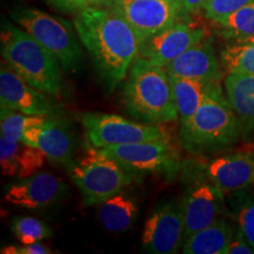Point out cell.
Listing matches in <instances>:
<instances>
[{"label":"cell","instance_id":"cell-1","mask_svg":"<svg viewBox=\"0 0 254 254\" xmlns=\"http://www.w3.org/2000/svg\"><path fill=\"white\" fill-rule=\"evenodd\" d=\"M73 25L82 46L90 53L101 84L112 93L138 58V34L122 15L107 6L80 9L74 15Z\"/></svg>","mask_w":254,"mask_h":254},{"label":"cell","instance_id":"cell-2","mask_svg":"<svg viewBox=\"0 0 254 254\" xmlns=\"http://www.w3.org/2000/svg\"><path fill=\"white\" fill-rule=\"evenodd\" d=\"M0 52L2 62L32 86L51 97L62 95L58 60L26 31L5 19L0 28Z\"/></svg>","mask_w":254,"mask_h":254},{"label":"cell","instance_id":"cell-3","mask_svg":"<svg viewBox=\"0 0 254 254\" xmlns=\"http://www.w3.org/2000/svg\"><path fill=\"white\" fill-rule=\"evenodd\" d=\"M124 103L129 116L145 124L159 125L179 118L166 68L139 57L128 71Z\"/></svg>","mask_w":254,"mask_h":254},{"label":"cell","instance_id":"cell-4","mask_svg":"<svg viewBox=\"0 0 254 254\" xmlns=\"http://www.w3.org/2000/svg\"><path fill=\"white\" fill-rule=\"evenodd\" d=\"M241 131L239 119L222 91L208 95L196 112L180 124V139L190 153L201 154L234 144Z\"/></svg>","mask_w":254,"mask_h":254},{"label":"cell","instance_id":"cell-5","mask_svg":"<svg viewBox=\"0 0 254 254\" xmlns=\"http://www.w3.org/2000/svg\"><path fill=\"white\" fill-rule=\"evenodd\" d=\"M68 170L69 177L80 190L84 206L101 204L124 190L139 174L91 146Z\"/></svg>","mask_w":254,"mask_h":254},{"label":"cell","instance_id":"cell-6","mask_svg":"<svg viewBox=\"0 0 254 254\" xmlns=\"http://www.w3.org/2000/svg\"><path fill=\"white\" fill-rule=\"evenodd\" d=\"M11 19L45 47L58 60L64 71L74 73L80 69L84 55L67 20L34 7L14 8Z\"/></svg>","mask_w":254,"mask_h":254},{"label":"cell","instance_id":"cell-7","mask_svg":"<svg viewBox=\"0 0 254 254\" xmlns=\"http://www.w3.org/2000/svg\"><path fill=\"white\" fill-rule=\"evenodd\" d=\"M84 127L85 139L91 147L103 148L136 144L152 140L171 139L168 133L158 125L136 123L118 114L82 113L79 116Z\"/></svg>","mask_w":254,"mask_h":254},{"label":"cell","instance_id":"cell-8","mask_svg":"<svg viewBox=\"0 0 254 254\" xmlns=\"http://www.w3.org/2000/svg\"><path fill=\"white\" fill-rule=\"evenodd\" d=\"M106 6L125 19L140 41L187 15L177 0H111Z\"/></svg>","mask_w":254,"mask_h":254},{"label":"cell","instance_id":"cell-9","mask_svg":"<svg viewBox=\"0 0 254 254\" xmlns=\"http://www.w3.org/2000/svg\"><path fill=\"white\" fill-rule=\"evenodd\" d=\"M100 151L139 174L145 172L174 174L180 167L179 152L171 139L116 146Z\"/></svg>","mask_w":254,"mask_h":254},{"label":"cell","instance_id":"cell-10","mask_svg":"<svg viewBox=\"0 0 254 254\" xmlns=\"http://www.w3.org/2000/svg\"><path fill=\"white\" fill-rule=\"evenodd\" d=\"M51 97V95H50ZM49 94L18 75L5 62L0 65V105L27 116L60 118L62 111Z\"/></svg>","mask_w":254,"mask_h":254},{"label":"cell","instance_id":"cell-11","mask_svg":"<svg viewBox=\"0 0 254 254\" xmlns=\"http://www.w3.org/2000/svg\"><path fill=\"white\" fill-rule=\"evenodd\" d=\"M206 39L204 28L180 20L140 41L139 58L166 67L185 51Z\"/></svg>","mask_w":254,"mask_h":254},{"label":"cell","instance_id":"cell-12","mask_svg":"<svg viewBox=\"0 0 254 254\" xmlns=\"http://www.w3.org/2000/svg\"><path fill=\"white\" fill-rule=\"evenodd\" d=\"M182 202H168L155 209L146 221L141 237L142 250L153 254H173L184 245Z\"/></svg>","mask_w":254,"mask_h":254},{"label":"cell","instance_id":"cell-13","mask_svg":"<svg viewBox=\"0 0 254 254\" xmlns=\"http://www.w3.org/2000/svg\"><path fill=\"white\" fill-rule=\"evenodd\" d=\"M198 166L194 180H205L222 193L243 190L254 184V152L238 151Z\"/></svg>","mask_w":254,"mask_h":254},{"label":"cell","instance_id":"cell-14","mask_svg":"<svg viewBox=\"0 0 254 254\" xmlns=\"http://www.w3.org/2000/svg\"><path fill=\"white\" fill-rule=\"evenodd\" d=\"M222 194L220 190L205 180H194L189 187L182 201L185 226L184 240L219 220L224 206Z\"/></svg>","mask_w":254,"mask_h":254},{"label":"cell","instance_id":"cell-15","mask_svg":"<svg viewBox=\"0 0 254 254\" xmlns=\"http://www.w3.org/2000/svg\"><path fill=\"white\" fill-rule=\"evenodd\" d=\"M67 185L58 177L47 172H37L8 186L5 200L21 208L38 209L55 205L65 196Z\"/></svg>","mask_w":254,"mask_h":254},{"label":"cell","instance_id":"cell-16","mask_svg":"<svg viewBox=\"0 0 254 254\" xmlns=\"http://www.w3.org/2000/svg\"><path fill=\"white\" fill-rule=\"evenodd\" d=\"M25 144L39 148L47 159L71 167L74 160V138L60 118H46L24 133Z\"/></svg>","mask_w":254,"mask_h":254},{"label":"cell","instance_id":"cell-17","mask_svg":"<svg viewBox=\"0 0 254 254\" xmlns=\"http://www.w3.org/2000/svg\"><path fill=\"white\" fill-rule=\"evenodd\" d=\"M221 66L211 41L205 39L185 51L165 68L170 74L179 77L220 81L222 79Z\"/></svg>","mask_w":254,"mask_h":254},{"label":"cell","instance_id":"cell-18","mask_svg":"<svg viewBox=\"0 0 254 254\" xmlns=\"http://www.w3.org/2000/svg\"><path fill=\"white\" fill-rule=\"evenodd\" d=\"M46 155L39 148L0 136V166L2 176L24 179L37 173L45 163Z\"/></svg>","mask_w":254,"mask_h":254},{"label":"cell","instance_id":"cell-19","mask_svg":"<svg viewBox=\"0 0 254 254\" xmlns=\"http://www.w3.org/2000/svg\"><path fill=\"white\" fill-rule=\"evenodd\" d=\"M168 73V72H167ZM180 124L186 123L196 112L208 95L222 92L220 81L199 80L170 74Z\"/></svg>","mask_w":254,"mask_h":254},{"label":"cell","instance_id":"cell-20","mask_svg":"<svg viewBox=\"0 0 254 254\" xmlns=\"http://www.w3.org/2000/svg\"><path fill=\"white\" fill-rule=\"evenodd\" d=\"M224 86L225 95L239 119L241 129L254 132V75L227 73Z\"/></svg>","mask_w":254,"mask_h":254},{"label":"cell","instance_id":"cell-21","mask_svg":"<svg viewBox=\"0 0 254 254\" xmlns=\"http://www.w3.org/2000/svg\"><path fill=\"white\" fill-rule=\"evenodd\" d=\"M230 222L219 219L211 226L190 234L184 240L185 254H226L227 247L234 236Z\"/></svg>","mask_w":254,"mask_h":254},{"label":"cell","instance_id":"cell-22","mask_svg":"<svg viewBox=\"0 0 254 254\" xmlns=\"http://www.w3.org/2000/svg\"><path fill=\"white\" fill-rule=\"evenodd\" d=\"M136 215L138 205L135 199L127 193H117L99 204L98 218L105 230L119 233L125 232L132 226Z\"/></svg>","mask_w":254,"mask_h":254},{"label":"cell","instance_id":"cell-23","mask_svg":"<svg viewBox=\"0 0 254 254\" xmlns=\"http://www.w3.org/2000/svg\"><path fill=\"white\" fill-rule=\"evenodd\" d=\"M220 62L227 73L254 75V37L228 40L220 52Z\"/></svg>","mask_w":254,"mask_h":254},{"label":"cell","instance_id":"cell-24","mask_svg":"<svg viewBox=\"0 0 254 254\" xmlns=\"http://www.w3.org/2000/svg\"><path fill=\"white\" fill-rule=\"evenodd\" d=\"M219 33L227 40L254 37V1L233 13L213 21Z\"/></svg>","mask_w":254,"mask_h":254},{"label":"cell","instance_id":"cell-25","mask_svg":"<svg viewBox=\"0 0 254 254\" xmlns=\"http://www.w3.org/2000/svg\"><path fill=\"white\" fill-rule=\"evenodd\" d=\"M47 117L27 116V114L17 112L1 107L0 110V127L1 135L12 141L21 142L24 139V133L32 126L43 123Z\"/></svg>","mask_w":254,"mask_h":254},{"label":"cell","instance_id":"cell-26","mask_svg":"<svg viewBox=\"0 0 254 254\" xmlns=\"http://www.w3.org/2000/svg\"><path fill=\"white\" fill-rule=\"evenodd\" d=\"M11 228L21 244L39 243L53 236L49 225L32 217H15L12 220Z\"/></svg>","mask_w":254,"mask_h":254},{"label":"cell","instance_id":"cell-27","mask_svg":"<svg viewBox=\"0 0 254 254\" xmlns=\"http://www.w3.org/2000/svg\"><path fill=\"white\" fill-rule=\"evenodd\" d=\"M253 1L254 0H208L202 11L205 17L213 23Z\"/></svg>","mask_w":254,"mask_h":254},{"label":"cell","instance_id":"cell-28","mask_svg":"<svg viewBox=\"0 0 254 254\" xmlns=\"http://www.w3.org/2000/svg\"><path fill=\"white\" fill-rule=\"evenodd\" d=\"M56 8L66 12H78L90 6H106L111 0H45Z\"/></svg>","mask_w":254,"mask_h":254},{"label":"cell","instance_id":"cell-29","mask_svg":"<svg viewBox=\"0 0 254 254\" xmlns=\"http://www.w3.org/2000/svg\"><path fill=\"white\" fill-rule=\"evenodd\" d=\"M239 226L247 243L254 250V202L246 205L239 214Z\"/></svg>","mask_w":254,"mask_h":254},{"label":"cell","instance_id":"cell-30","mask_svg":"<svg viewBox=\"0 0 254 254\" xmlns=\"http://www.w3.org/2000/svg\"><path fill=\"white\" fill-rule=\"evenodd\" d=\"M2 254H51L53 251L40 243L23 244L21 246L12 245L1 249Z\"/></svg>","mask_w":254,"mask_h":254},{"label":"cell","instance_id":"cell-31","mask_svg":"<svg viewBox=\"0 0 254 254\" xmlns=\"http://www.w3.org/2000/svg\"><path fill=\"white\" fill-rule=\"evenodd\" d=\"M254 253L253 247L247 243L245 236L241 230L237 231L232 238L230 245L227 247L226 254H250Z\"/></svg>","mask_w":254,"mask_h":254},{"label":"cell","instance_id":"cell-32","mask_svg":"<svg viewBox=\"0 0 254 254\" xmlns=\"http://www.w3.org/2000/svg\"><path fill=\"white\" fill-rule=\"evenodd\" d=\"M185 14H192L204 8L208 0H177Z\"/></svg>","mask_w":254,"mask_h":254}]
</instances>
